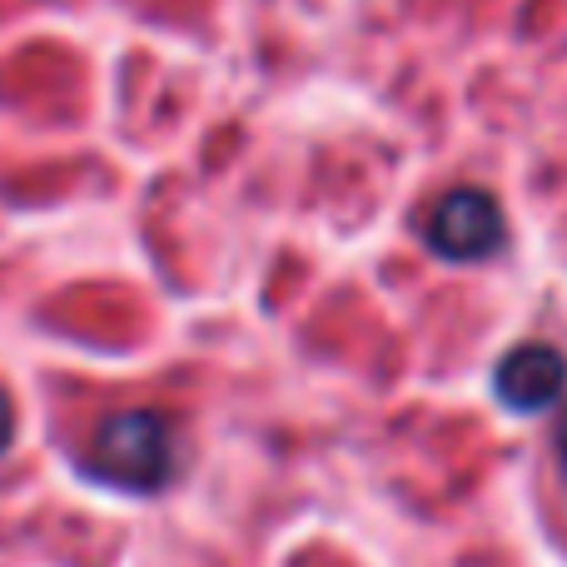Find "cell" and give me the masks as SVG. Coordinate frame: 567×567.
<instances>
[{
	"instance_id": "277c9868",
	"label": "cell",
	"mask_w": 567,
	"mask_h": 567,
	"mask_svg": "<svg viewBox=\"0 0 567 567\" xmlns=\"http://www.w3.org/2000/svg\"><path fill=\"white\" fill-rule=\"evenodd\" d=\"M10 439H16V409H10V393L0 389V453L10 449Z\"/></svg>"
},
{
	"instance_id": "3957f363",
	"label": "cell",
	"mask_w": 567,
	"mask_h": 567,
	"mask_svg": "<svg viewBox=\"0 0 567 567\" xmlns=\"http://www.w3.org/2000/svg\"><path fill=\"white\" fill-rule=\"evenodd\" d=\"M567 383V359L553 343H518L493 373V393L508 403L513 413H543L558 403Z\"/></svg>"
},
{
	"instance_id": "7a4b0ae2",
	"label": "cell",
	"mask_w": 567,
	"mask_h": 567,
	"mask_svg": "<svg viewBox=\"0 0 567 567\" xmlns=\"http://www.w3.org/2000/svg\"><path fill=\"white\" fill-rule=\"evenodd\" d=\"M429 249L443 259H458V265H473V259H488L493 249L503 245V209L488 189H449V195L433 205L429 215Z\"/></svg>"
},
{
	"instance_id": "6da1fadb",
	"label": "cell",
	"mask_w": 567,
	"mask_h": 567,
	"mask_svg": "<svg viewBox=\"0 0 567 567\" xmlns=\"http://www.w3.org/2000/svg\"><path fill=\"white\" fill-rule=\"evenodd\" d=\"M85 473L125 493H159L175 478V429L155 409L110 413L85 453Z\"/></svg>"
}]
</instances>
